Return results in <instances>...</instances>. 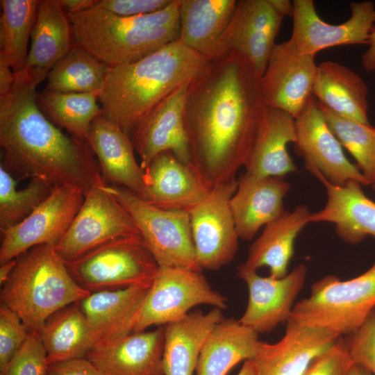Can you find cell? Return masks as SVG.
<instances>
[{"instance_id": "6da1fadb", "label": "cell", "mask_w": 375, "mask_h": 375, "mask_svg": "<svg viewBox=\"0 0 375 375\" xmlns=\"http://www.w3.org/2000/svg\"><path fill=\"white\" fill-rule=\"evenodd\" d=\"M265 109L260 76L238 53L211 60L189 84L184 122L190 165L210 188L236 179L245 167Z\"/></svg>"}, {"instance_id": "7a4b0ae2", "label": "cell", "mask_w": 375, "mask_h": 375, "mask_svg": "<svg viewBox=\"0 0 375 375\" xmlns=\"http://www.w3.org/2000/svg\"><path fill=\"white\" fill-rule=\"evenodd\" d=\"M14 76L10 91L0 97L1 165L18 181L42 180L55 188L72 185L85 194L102 178L91 148L44 115L36 101V83L23 74Z\"/></svg>"}, {"instance_id": "3957f363", "label": "cell", "mask_w": 375, "mask_h": 375, "mask_svg": "<svg viewBox=\"0 0 375 375\" xmlns=\"http://www.w3.org/2000/svg\"><path fill=\"white\" fill-rule=\"evenodd\" d=\"M210 61L176 40L139 60L109 67L99 96L101 115L131 138L156 105L199 76Z\"/></svg>"}, {"instance_id": "277c9868", "label": "cell", "mask_w": 375, "mask_h": 375, "mask_svg": "<svg viewBox=\"0 0 375 375\" xmlns=\"http://www.w3.org/2000/svg\"><path fill=\"white\" fill-rule=\"evenodd\" d=\"M181 0L160 11L122 17L94 6L69 15L74 43L109 67L139 60L178 40Z\"/></svg>"}, {"instance_id": "5b68a950", "label": "cell", "mask_w": 375, "mask_h": 375, "mask_svg": "<svg viewBox=\"0 0 375 375\" xmlns=\"http://www.w3.org/2000/svg\"><path fill=\"white\" fill-rule=\"evenodd\" d=\"M90 294L71 276L55 245L45 244L16 258L1 285L0 302L17 312L29 333L40 334L52 314Z\"/></svg>"}, {"instance_id": "8992f818", "label": "cell", "mask_w": 375, "mask_h": 375, "mask_svg": "<svg viewBox=\"0 0 375 375\" xmlns=\"http://www.w3.org/2000/svg\"><path fill=\"white\" fill-rule=\"evenodd\" d=\"M375 310V262L365 272L341 281L333 275L314 283L310 296L297 302L290 317L344 337Z\"/></svg>"}, {"instance_id": "52a82bcc", "label": "cell", "mask_w": 375, "mask_h": 375, "mask_svg": "<svg viewBox=\"0 0 375 375\" xmlns=\"http://www.w3.org/2000/svg\"><path fill=\"white\" fill-rule=\"evenodd\" d=\"M103 188L131 215L159 267L202 270L197 260L188 211L156 207L123 187L105 183Z\"/></svg>"}, {"instance_id": "ba28073f", "label": "cell", "mask_w": 375, "mask_h": 375, "mask_svg": "<svg viewBox=\"0 0 375 375\" xmlns=\"http://www.w3.org/2000/svg\"><path fill=\"white\" fill-rule=\"evenodd\" d=\"M65 264L75 282L90 293L152 282L159 267L140 235L108 241Z\"/></svg>"}, {"instance_id": "9c48e42d", "label": "cell", "mask_w": 375, "mask_h": 375, "mask_svg": "<svg viewBox=\"0 0 375 375\" xmlns=\"http://www.w3.org/2000/svg\"><path fill=\"white\" fill-rule=\"evenodd\" d=\"M225 309L227 299L213 289L201 271L159 267L138 317L133 332L177 321L199 305Z\"/></svg>"}, {"instance_id": "30bf717a", "label": "cell", "mask_w": 375, "mask_h": 375, "mask_svg": "<svg viewBox=\"0 0 375 375\" xmlns=\"http://www.w3.org/2000/svg\"><path fill=\"white\" fill-rule=\"evenodd\" d=\"M101 178L85 194L69 228L55 246L64 262L114 239L140 235L128 212L103 188Z\"/></svg>"}, {"instance_id": "8fae6325", "label": "cell", "mask_w": 375, "mask_h": 375, "mask_svg": "<svg viewBox=\"0 0 375 375\" xmlns=\"http://www.w3.org/2000/svg\"><path fill=\"white\" fill-rule=\"evenodd\" d=\"M238 180L212 186L189 211L197 260L201 269L217 270L230 263L238 249L230 200Z\"/></svg>"}, {"instance_id": "7c38bea8", "label": "cell", "mask_w": 375, "mask_h": 375, "mask_svg": "<svg viewBox=\"0 0 375 375\" xmlns=\"http://www.w3.org/2000/svg\"><path fill=\"white\" fill-rule=\"evenodd\" d=\"M295 124L297 151L303 157L306 169L316 178L338 186L350 181L370 185L359 168L346 157L315 97L312 96L295 119Z\"/></svg>"}, {"instance_id": "4fadbf2b", "label": "cell", "mask_w": 375, "mask_h": 375, "mask_svg": "<svg viewBox=\"0 0 375 375\" xmlns=\"http://www.w3.org/2000/svg\"><path fill=\"white\" fill-rule=\"evenodd\" d=\"M84 197L85 192L75 186L55 188L24 220L1 231L0 264L38 245L56 246L69 228Z\"/></svg>"}, {"instance_id": "5bb4252c", "label": "cell", "mask_w": 375, "mask_h": 375, "mask_svg": "<svg viewBox=\"0 0 375 375\" xmlns=\"http://www.w3.org/2000/svg\"><path fill=\"white\" fill-rule=\"evenodd\" d=\"M317 67L315 56L299 52L290 38L275 44L260 77L266 106L297 118L312 96Z\"/></svg>"}, {"instance_id": "9a60e30c", "label": "cell", "mask_w": 375, "mask_h": 375, "mask_svg": "<svg viewBox=\"0 0 375 375\" xmlns=\"http://www.w3.org/2000/svg\"><path fill=\"white\" fill-rule=\"evenodd\" d=\"M283 18L269 0L238 1L219 42L216 58L229 53H238L247 59L261 77Z\"/></svg>"}, {"instance_id": "2e32d148", "label": "cell", "mask_w": 375, "mask_h": 375, "mask_svg": "<svg viewBox=\"0 0 375 375\" xmlns=\"http://www.w3.org/2000/svg\"><path fill=\"white\" fill-rule=\"evenodd\" d=\"M292 3L290 39L301 53L315 56L319 51L330 47L368 44L375 25V6L372 1L351 3V17L340 24H331L321 19L312 0H294Z\"/></svg>"}, {"instance_id": "e0dca14e", "label": "cell", "mask_w": 375, "mask_h": 375, "mask_svg": "<svg viewBox=\"0 0 375 375\" xmlns=\"http://www.w3.org/2000/svg\"><path fill=\"white\" fill-rule=\"evenodd\" d=\"M237 276L249 290L247 306L239 322L258 334L268 333L290 319L304 286L307 267L298 265L284 277L275 278L261 276L242 263L237 268Z\"/></svg>"}, {"instance_id": "ac0fdd59", "label": "cell", "mask_w": 375, "mask_h": 375, "mask_svg": "<svg viewBox=\"0 0 375 375\" xmlns=\"http://www.w3.org/2000/svg\"><path fill=\"white\" fill-rule=\"evenodd\" d=\"M280 340H259L253 358L256 375H301L312 360L341 336L290 317Z\"/></svg>"}, {"instance_id": "d6986e66", "label": "cell", "mask_w": 375, "mask_h": 375, "mask_svg": "<svg viewBox=\"0 0 375 375\" xmlns=\"http://www.w3.org/2000/svg\"><path fill=\"white\" fill-rule=\"evenodd\" d=\"M190 83L181 86L156 105L132 134L131 138L144 170L156 156L164 151H171L182 162L190 165L184 122V106Z\"/></svg>"}, {"instance_id": "ffe728a7", "label": "cell", "mask_w": 375, "mask_h": 375, "mask_svg": "<svg viewBox=\"0 0 375 375\" xmlns=\"http://www.w3.org/2000/svg\"><path fill=\"white\" fill-rule=\"evenodd\" d=\"M210 188L191 165L164 151L145 169L144 190L140 198L160 208L189 211Z\"/></svg>"}, {"instance_id": "44dd1931", "label": "cell", "mask_w": 375, "mask_h": 375, "mask_svg": "<svg viewBox=\"0 0 375 375\" xmlns=\"http://www.w3.org/2000/svg\"><path fill=\"white\" fill-rule=\"evenodd\" d=\"M152 282L92 292L79 301L92 331L94 347L110 344L133 332Z\"/></svg>"}, {"instance_id": "7402d4cb", "label": "cell", "mask_w": 375, "mask_h": 375, "mask_svg": "<svg viewBox=\"0 0 375 375\" xmlns=\"http://www.w3.org/2000/svg\"><path fill=\"white\" fill-rule=\"evenodd\" d=\"M163 350L164 326H160L94 347L85 358L100 375H165Z\"/></svg>"}, {"instance_id": "603a6c76", "label": "cell", "mask_w": 375, "mask_h": 375, "mask_svg": "<svg viewBox=\"0 0 375 375\" xmlns=\"http://www.w3.org/2000/svg\"><path fill=\"white\" fill-rule=\"evenodd\" d=\"M290 189L284 176H257L244 172L230 200L239 238L253 239L261 227L277 218L285 210L283 200Z\"/></svg>"}, {"instance_id": "cb8c5ba5", "label": "cell", "mask_w": 375, "mask_h": 375, "mask_svg": "<svg viewBox=\"0 0 375 375\" xmlns=\"http://www.w3.org/2000/svg\"><path fill=\"white\" fill-rule=\"evenodd\" d=\"M86 142L97 158L106 184L125 188L139 197L142 195L144 170L136 160L130 136L100 115L92 123Z\"/></svg>"}, {"instance_id": "d4e9b609", "label": "cell", "mask_w": 375, "mask_h": 375, "mask_svg": "<svg viewBox=\"0 0 375 375\" xmlns=\"http://www.w3.org/2000/svg\"><path fill=\"white\" fill-rule=\"evenodd\" d=\"M74 44L72 24L60 0L39 1L31 48L22 74L40 84Z\"/></svg>"}, {"instance_id": "484cf974", "label": "cell", "mask_w": 375, "mask_h": 375, "mask_svg": "<svg viewBox=\"0 0 375 375\" xmlns=\"http://www.w3.org/2000/svg\"><path fill=\"white\" fill-rule=\"evenodd\" d=\"M319 180L326 188L327 200L322 209L310 214V222L334 224L339 238L349 244H358L369 235L375 237V202L365 196L361 184L350 181L338 186Z\"/></svg>"}, {"instance_id": "4316f807", "label": "cell", "mask_w": 375, "mask_h": 375, "mask_svg": "<svg viewBox=\"0 0 375 375\" xmlns=\"http://www.w3.org/2000/svg\"><path fill=\"white\" fill-rule=\"evenodd\" d=\"M297 140L295 119L290 114L266 106L250 153L245 172L257 176H284L297 168L287 146Z\"/></svg>"}, {"instance_id": "83f0119b", "label": "cell", "mask_w": 375, "mask_h": 375, "mask_svg": "<svg viewBox=\"0 0 375 375\" xmlns=\"http://www.w3.org/2000/svg\"><path fill=\"white\" fill-rule=\"evenodd\" d=\"M310 214L306 206L299 205L292 212L284 210L265 225L260 235L249 248L247 258L243 262L245 266L256 271L267 267L269 276L275 278L286 276L294 254L295 240L310 223Z\"/></svg>"}, {"instance_id": "f1b7e54d", "label": "cell", "mask_w": 375, "mask_h": 375, "mask_svg": "<svg viewBox=\"0 0 375 375\" xmlns=\"http://www.w3.org/2000/svg\"><path fill=\"white\" fill-rule=\"evenodd\" d=\"M224 319L222 309L189 312L164 326L163 368L165 375H193L201 349L211 331Z\"/></svg>"}, {"instance_id": "f546056e", "label": "cell", "mask_w": 375, "mask_h": 375, "mask_svg": "<svg viewBox=\"0 0 375 375\" xmlns=\"http://www.w3.org/2000/svg\"><path fill=\"white\" fill-rule=\"evenodd\" d=\"M368 93L362 78L347 66L331 60L317 65L312 96L333 112L370 124Z\"/></svg>"}, {"instance_id": "4dcf8cb0", "label": "cell", "mask_w": 375, "mask_h": 375, "mask_svg": "<svg viewBox=\"0 0 375 375\" xmlns=\"http://www.w3.org/2000/svg\"><path fill=\"white\" fill-rule=\"evenodd\" d=\"M235 0H181L178 40L210 60L234 13Z\"/></svg>"}, {"instance_id": "1f68e13d", "label": "cell", "mask_w": 375, "mask_h": 375, "mask_svg": "<svg viewBox=\"0 0 375 375\" xmlns=\"http://www.w3.org/2000/svg\"><path fill=\"white\" fill-rule=\"evenodd\" d=\"M258 341L255 331L239 320L224 318L208 335L196 375H226L239 362L253 358Z\"/></svg>"}, {"instance_id": "d6a6232c", "label": "cell", "mask_w": 375, "mask_h": 375, "mask_svg": "<svg viewBox=\"0 0 375 375\" xmlns=\"http://www.w3.org/2000/svg\"><path fill=\"white\" fill-rule=\"evenodd\" d=\"M48 363L85 358L95 342L79 301L69 304L45 322L40 333Z\"/></svg>"}, {"instance_id": "836d02e7", "label": "cell", "mask_w": 375, "mask_h": 375, "mask_svg": "<svg viewBox=\"0 0 375 375\" xmlns=\"http://www.w3.org/2000/svg\"><path fill=\"white\" fill-rule=\"evenodd\" d=\"M109 67L75 44L53 66L45 90L61 93L100 94Z\"/></svg>"}, {"instance_id": "e575fe53", "label": "cell", "mask_w": 375, "mask_h": 375, "mask_svg": "<svg viewBox=\"0 0 375 375\" xmlns=\"http://www.w3.org/2000/svg\"><path fill=\"white\" fill-rule=\"evenodd\" d=\"M99 96L97 93H61L44 90L37 93L36 101L52 123L87 143L92 123L102 115L97 103Z\"/></svg>"}, {"instance_id": "d590c367", "label": "cell", "mask_w": 375, "mask_h": 375, "mask_svg": "<svg viewBox=\"0 0 375 375\" xmlns=\"http://www.w3.org/2000/svg\"><path fill=\"white\" fill-rule=\"evenodd\" d=\"M37 0H1L0 56L14 75L22 74L28 57L27 46L35 21Z\"/></svg>"}, {"instance_id": "8d00e7d4", "label": "cell", "mask_w": 375, "mask_h": 375, "mask_svg": "<svg viewBox=\"0 0 375 375\" xmlns=\"http://www.w3.org/2000/svg\"><path fill=\"white\" fill-rule=\"evenodd\" d=\"M15 179L0 165V231L14 226L29 216L53 192L55 188L42 180L32 179L17 189Z\"/></svg>"}, {"instance_id": "74e56055", "label": "cell", "mask_w": 375, "mask_h": 375, "mask_svg": "<svg viewBox=\"0 0 375 375\" xmlns=\"http://www.w3.org/2000/svg\"><path fill=\"white\" fill-rule=\"evenodd\" d=\"M318 104L331 131L356 159L358 167L370 185H374L375 127L340 116L319 102Z\"/></svg>"}, {"instance_id": "f35d334b", "label": "cell", "mask_w": 375, "mask_h": 375, "mask_svg": "<svg viewBox=\"0 0 375 375\" xmlns=\"http://www.w3.org/2000/svg\"><path fill=\"white\" fill-rule=\"evenodd\" d=\"M48 365L40 334L29 333L1 375H47Z\"/></svg>"}, {"instance_id": "ab89813d", "label": "cell", "mask_w": 375, "mask_h": 375, "mask_svg": "<svg viewBox=\"0 0 375 375\" xmlns=\"http://www.w3.org/2000/svg\"><path fill=\"white\" fill-rule=\"evenodd\" d=\"M29 332L19 316L6 306H0V375L24 343Z\"/></svg>"}, {"instance_id": "60d3db41", "label": "cell", "mask_w": 375, "mask_h": 375, "mask_svg": "<svg viewBox=\"0 0 375 375\" xmlns=\"http://www.w3.org/2000/svg\"><path fill=\"white\" fill-rule=\"evenodd\" d=\"M344 339L353 363L375 375V310L358 330Z\"/></svg>"}, {"instance_id": "b9f144b4", "label": "cell", "mask_w": 375, "mask_h": 375, "mask_svg": "<svg viewBox=\"0 0 375 375\" xmlns=\"http://www.w3.org/2000/svg\"><path fill=\"white\" fill-rule=\"evenodd\" d=\"M353 364L344 337L315 357L301 375H347Z\"/></svg>"}, {"instance_id": "7bdbcfd3", "label": "cell", "mask_w": 375, "mask_h": 375, "mask_svg": "<svg viewBox=\"0 0 375 375\" xmlns=\"http://www.w3.org/2000/svg\"><path fill=\"white\" fill-rule=\"evenodd\" d=\"M173 0H100L94 6L122 17H135L160 11Z\"/></svg>"}, {"instance_id": "ee69618b", "label": "cell", "mask_w": 375, "mask_h": 375, "mask_svg": "<svg viewBox=\"0 0 375 375\" xmlns=\"http://www.w3.org/2000/svg\"><path fill=\"white\" fill-rule=\"evenodd\" d=\"M47 375H100L86 358L58 361L49 364Z\"/></svg>"}, {"instance_id": "f6af8a7d", "label": "cell", "mask_w": 375, "mask_h": 375, "mask_svg": "<svg viewBox=\"0 0 375 375\" xmlns=\"http://www.w3.org/2000/svg\"><path fill=\"white\" fill-rule=\"evenodd\" d=\"M15 81V76L9 62L0 56V97L7 95Z\"/></svg>"}, {"instance_id": "bcb514c9", "label": "cell", "mask_w": 375, "mask_h": 375, "mask_svg": "<svg viewBox=\"0 0 375 375\" xmlns=\"http://www.w3.org/2000/svg\"><path fill=\"white\" fill-rule=\"evenodd\" d=\"M369 47L361 56V64L367 72L375 70V25L369 34L368 44Z\"/></svg>"}, {"instance_id": "7dc6e473", "label": "cell", "mask_w": 375, "mask_h": 375, "mask_svg": "<svg viewBox=\"0 0 375 375\" xmlns=\"http://www.w3.org/2000/svg\"><path fill=\"white\" fill-rule=\"evenodd\" d=\"M68 15L82 12L94 7L97 3L93 0H60Z\"/></svg>"}, {"instance_id": "c3c4849f", "label": "cell", "mask_w": 375, "mask_h": 375, "mask_svg": "<svg viewBox=\"0 0 375 375\" xmlns=\"http://www.w3.org/2000/svg\"><path fill=\"white\" fill-rule=\"evenodd\" d=\"M274 8L282 16L292 17L294 12L293 3L288 0H269Z\"/></svg>"}, {"instance_id": "681fc988", "label": "cell", "mask_w": 375, "mask_h": 375, "mask_svg": "<svg viewBox=\"0 0 375 375\" xmlns=\"http://www.w3.org/2000/svg\"><path fill=\"white\" fill-rule=\"evenodd\" d=\"M16 265V258L10 260L0 267V285L1 286L7 281Z\"/></svg>"}, {"instance_id": "f907efd6", "label": "cell", "mask_w": 375, "mask_h": 375, "mask_svg": "<svg viewBox=\"0 0 375 375\" xmlns=\"http://www.w3.org/2000/svg\"><path fill=\"white\" fill-rule=\"evenodd\" d=\"M238 375H256V367L252 359L244 361Z\"/></svg>"}, {"instance_id": "816d5d0a", "label": "cell", "mask_w": 375, "mask_h": 375, "mask_svg": "<svg viewBox=\"0 0 375 375\" xmlns=\"http://www.w3.org/2000/svg\"><path fill=\"white\" fill-rule=\"evenodd\" d=\"M347 375H372L364 367L353 363L349 369Z\"/></svg>"}, {"instance_id": "f5cc1de1", "label": "cell", "mask_w": 375, "mask_h": 375, "mask_svg": "<svg viewBox=\"0 0 375 375\" xmlns=\"http://www.w3.org/2000/svg\"><path fill=\"white\" fill-rule=\"evenodd\" d=\"M375 185V183L374 185Z\"/></svg>"}]
</instances>
